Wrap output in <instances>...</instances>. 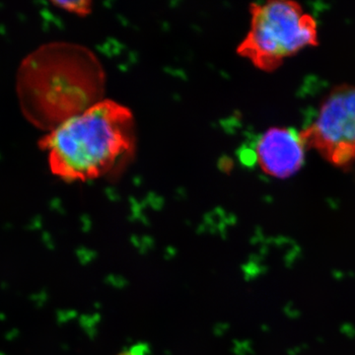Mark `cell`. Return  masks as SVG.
I'll return each mask as SVG.
<instances>
[{
	"instance_id": "1",
	"label": "cell",
	"mask_w": 355,
	"mask_h": 355,
	"mask_svg": "<svg viewBox=\"0 0 355 355\" xmlns=\"http://www.w3.org/2000/svg\"><path fill=\"white\" fill-rule=\"evenodd\" d=\"M104 85V70L92 51L78 44L51 43L23 60L16 89L26 118L51 132L102 101Z\"/></svg>"
},
{
	"instance_id": "2",
	"label": "cell",
	"mask_w": 355,
	"mask_h": 355,
	"mask_svg": "<svg viewBox=\"0 0 355 355\" xmlns=\"http://www.w3.org/2000/svg\"><path fill=\"white\" fill-rule=\"evenodd\" d=\"M51 173L62 181L108 176L132 157L137 146L132 110L103 99L49 132L39 141Z\"/></svg>"
},
{
	"instance_id": "3",
	"label": "cell",
	"mask_w": 355,
	"mask_h": 355,
	"mask_svg": "<svg viewBox=\"0 0 355 355\" xmlns=\"http://www.w3.org/2000/svg\"><path fill=\"white\" fill-rule=\"evenodd\" d=\"M249 10L250 29L237 53L261 71H275L286 58L319 44L317 20L298 2L268 0Z\"/></svg>"
},
{
	"instance_id": "4",
	"label": "cell",
	"mask_w": 355,
	"mask_h": 355,
	"mask_svg": "<svg viewBox=\"0 0 355 355\" xmlns=\"http://www.w3.org/2000/svg\"><path fill=\"white\" fill-rule=\"evenodd\" d=\"M306 147L331 166L347 169L355 162V85L340 84L324 98L316 119L300 130Z\"/></svg>"
},
{
	"instance_id": "5",
	"label": "cell",
	"mask_w": 355,
	"mask_h": 355,
	"mask_svg": "<svg viewBox=\"0 0 355 355\" xmlns=\"http://www.w3.org/2000/svg\"><path fill=\"white\" fill-rule=\"evenodd\" d=\"M306 149L300 132L291 128L273 127L257 141L254 159L266 175L286 179L304 164Z\"/></svg>"
},
{
	"instance_id": "6",
	"label": "cell",
	"mask_w": 355,
	"mask_h": 355,
	"mask_svg": "<svg viewBox=\"0 0 355 355\" xmlns=\"http://www.w3.org/2000/svg\"><path fill=\"white\" fill-rule=\"evenodd\" d=\"M53 6L62 10L67 11L77 16H87L92 12L93 2L89 0H79V1H55Z\"/></svg>"
},
{
	"instance_id": "7",
	"label": "cell",
	"mask_w": 355,
	"mask_h": 355,
	"mask_svg": "<svg viewBox=\"0 0 355 355\" xmlns=\"http://www.w3.org/2000/svg\"><path fill=\"white\" fill-rule=\"evenodd\" d=\"M150 354V347L147 343H139L130 349H125L118 355H149Z\"/></svg>"
}]
</instances>
